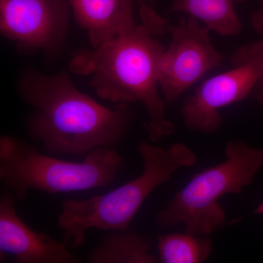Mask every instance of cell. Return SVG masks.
Wrapping results in <instances>:
<instances>
[{
	"label": "cell",
	"mask_w": 263,
	"mask_h": 263,
	"mask_svg": "<svg viewBox=\"0 0 263 263\" xmlns=\"http://www.w3.org/2000/svg\"><path fill=\"white\" fill-rule=\"evenodd\" d=\"M252 93L257 103L263 108V70Z\"/></svg>",
	"instance_id": "cell-15"
},
{
	"label": "cell",
	"mask_w": 263,
	"mask_h": 263,
	"mask_svg": "<svg viewBox=\"0 0 263 263\" xmlns=\"http://www.w3.org/2000/svg\"><path fill=\"white\" fill-rule=\"evenodd\" d=\"M67 0H0V29L25 53L61 48L70 21Z\"/></svg>",
	"instance_id": "cell-8"
},
{
	"label": "cell",
	"mask_w": 263,
	"mask_h": 263,
	"mask_svg": "<svg viewBox=\"0 0 263 263\" xmlns=\"http://www.w3.org/2000/svg\"><path fill=\"white\" fill-rule=\"evenodd\" d=\"M122 162L112 147L96 148L75 162L44 155L15 137L0 138V179L18 200L31 190L58 194L108 186Z\"/></svg>",
	"instance_id": "cell-4"
},
{
	"label": "cell",
	"mask_w": 263,
	"mask_h": 263,
	"mask_svg": "<svg viewBox=\"0 0 263 263\" xmlns=\"http://www.w3.org/2000/svg\"><path fill=\"white\" fill-rule=\"evenodd\" d=\"M253 214H258V215L263 216V201L261 202L260 204L254 209L253 212Z\"/></svg>",
	"instance_id": "cell-16"
},
{
	"label": "cell",
	"mask_w": 263,
	"mask_h": 263,
	"mask_svg": "<svg viewBox=\"0 0 263 263\" xmlns=\"http://www.w3.org/2000/svg\"><path fill=\"white\" fill-rule=\"evenodd\" d=\"M167 25L163 18L143 21L131 32L81 51L70 62L74 73L91 76L90 84L100 98L116 104H143L148 115L146 127L152 143L174 132L158 90L159 66L165 47L157 36L164 34Z\"/></svg>",
	"instance_id": "cell-2"
},
{
	"label": "cell",
	"mask_w": 263,
	"mask_h": 263,
	"mask_svg": "<svg viewBox=\"0 0 263 263\" xmlns=\"http://www.w3.org/2000/svg\"><path fill=\"white\" fill-rule=\"evenodd\" d=\"M250 25L254 32L263 35V0L259 1V8L252 13Z\"/></svg>",
	"instance_id": "cell-14"
},
{
	"label": "cell",
	"mask_w": 263,
	"mask_h": 263,
	"mask_svg": "<svg viewBox=\"0 0 263 263\" xmlns=\"http://www.w3.org/2000/svg\"><path fill=\"white\" fill-rule=\"evenodd\" d=\"M166 31L171 41L161 56L159 84L165 101L172 103L209 71L220 67L224 57L213 46L211 29L193 16L167 25Z\"/></svg>",
	"instance_id": "cell-7"
},
{
	"label": "cell",
	"mask_w": 263,
	"mask_h": 263,
	"mask_svg": "<svg viewBox=\"0 0 263 263\" xmlns=\"http://www.w3.org/2000/svg\"><path fill=\"white\" fill-rule=\"evenodd\" d=\"M14 196L6 192L0 199V256L14 257L17 263H79L80 259L60 242L29 228L19 218Z\"/></svg>",
	"instance_id": "cell-9"
},
{
	"label": "cell",
	"mask_w": 263,
	"mask_h": 263,
	"mask_svg": "<svg viewBox=\"0 0 263 263\" xmlns=\"http://www.w3.org/2000/svg\"><path fill=\"white\" fill-rule=\"evenodd\" d=\"M22 100L32 108L31 136L52 155L86 156L113 147L130 129L134 114L127 104L108 108L76 87L66 72L24 74L18 85Z\"/></svg>",
	"instance_id": "cell-1"
},
{
	"label": "cell",
	"mask_w": 263,
	"mask_h": 263,
	"mask_svg": "<svg viewBox=\"0 0 263 263\" xmlns=\"http://www.w3.org/2000/svg\"><path fill=\"white\" fill-rule=\"evenodd\" d=\"M152 242L137 232L113 231L88 254L89 263H157Z\"/></svg>",
	"instance_id": "cell-11"
},
{
	"label": "cell",
	"mask_w": 263,
	"mask_h": 263,
	"mask_svg": "<svg viewBox=\"0 0 263 263\" xmlns=\"http://www.w3.org/2000/svg\"><path fill=\"white\" fill-rule=\"evenodd\" d=\"M231 62V69L204 81L183 103L181 115L189 130L215 133L222 124L219 110L252 92L263 70V41L240 46Z\"/></svg>",
	"instance_id": "cell-6"
},
{
	"label": "cell",
	"mask_w": 263,
	"mask_h": 263,
	"mask_svg": "<svg viewBox=\"0 0 263 263\" xmlns=\"http://www.w3.org/2000/svg\"><path fill=\"white\" fill-rule=\"evenodd\" d=\"M76 22L95 48L131 32L137 24L133 0H67Z\"/></svg>",
	"instance_id": "cell-10"
},
{
	"label": "cell",
	"mask_w": 263,
	"mask_h": 263,
	"mask_svg": "<svg viewBox=\"0 0 263 263\" xmlns=\"http://www.w3.org/2000/svg\"><path fill=\"white\" fill-rule=\"evenodd\" d=\"M226 160L195 174L156 216L157 226L168 228L181 224L185 233L206 236L226 226L227 218L219 200L240 194L253 182L263 167V148L245 141L227 143Z\"/></svg>",
	"instance_id": "cell-5"
},
{
	"label": "cell",
	"mask_w": 263,
	"mask_h": 263,
	"mask_svg": "<svg viewBox=\"0 0 263 263\" xmlns=\"http://www.w3.org/2000/svg\"><path fill=\"white\" fill-rule=\"evenodd\" d=\"M139 2V4H144L147 5V6H152V0H138Z\"/></svg>",
	"instance_id": "cell-17"
},
{
	"label": "cell",
	"mask_w": 263,
	"mask_h": 263,
	"mask_svg": "<svg viewBox=\"0 0 263 263\" xmlns=\"http://www.w3.org/2000/svg\"><path fill=\"white\" fill-rule=\"evenodd\" d=\"M138 152L143 161V172L138 177L104 195L62 202L57 224L63 231L66 245L81 247L91 228L129 230L137 212L155 189L169 181L178 170L197 162L196 155L181 143L164 148L142 141Z\"/></svg>",
	"instance_id": "cell-3"
},
{
	"label": "cell",
	"mask_w": 263,
	"mask_h": 263,
	"mask_svg": "<svg viewBox=\"0 0 263 263\" xmlns=\"http://www.w3.org/2000/svg\"><path fill=\"white\" fill-rule=\"evenodd\" d=\"M245 0H174L170 13H184L221 36L240 34L243 25L235 10Z\"/></svg>",
	"instance_id": "cell-12"
},
{
	"label": "cell",
	"mask_w": 263,
	"mask_h": 263,
	"mask_svg": "<svg viewBox=\"0 0 263 263\" xmlns=\"http://www.w3.org/2000/svg\"><path fill=\"white\" fill-rule=\"evenodd\" d=\"M157 249L164 263H200L212 253V242L186 233L162 234L157 238Z\"/></svg>",
	"instance_id": "cell-13"
}]
</instances>
